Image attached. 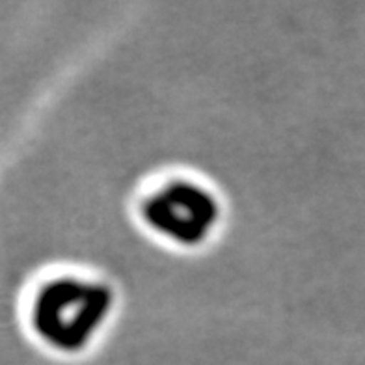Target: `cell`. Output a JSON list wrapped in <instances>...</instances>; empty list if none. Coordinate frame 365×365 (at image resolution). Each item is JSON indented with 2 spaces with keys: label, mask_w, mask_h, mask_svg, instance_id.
<instances>
[{
  "label": "cell",
  "mask_w": 365,
  "mask_h": 365,
  "mask_svg": "<svg viewBox=\"0 0 365 365\" xmlns=\"http://www.w3.org/2000/svg\"><path fill=\"white\" fill-rule=\"evenodd\" d=\"M118 309L114 285L99 274L63 272L39 285L30 322L45 345L78 354L96 345Z\"/></svg>",
  "instance_id": "obj_1"
},
{
  "label": "cell",
  "mask_w": 365,
  "mask_h": 365,
  "mask_svg": "<svg viewBox=\"0 0 365 365\" xmlns=\"http://www.w3.org/2000/svg\"><path fill=\"white\" fill-rule=\"evenodd\" d=\"M140 224L164 245L197 250L209 245L224 222L218 190L190 173H170L155 179L136 200Z\"/></svg>",
  "instance_id": "obj_2"
}]
</instances>
